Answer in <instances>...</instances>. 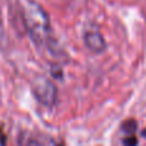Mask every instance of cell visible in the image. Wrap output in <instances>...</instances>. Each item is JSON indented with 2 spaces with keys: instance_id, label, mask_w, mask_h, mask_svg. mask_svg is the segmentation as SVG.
<instances>
[{
  "instance_id": "obj_1",
  "label": "cell",
  "mask_w": 146,
  "mask_h": 146,
  "mask_svg": "<svg viewBox=\"0 0 146 146\" xmlns=\"http://www.w3.org/2000/svg\"><path fill=\"white\" fill-rule=\"evenodd\" d=\"M22 21L31 40L44 48L50 38V19L48 13L35 0H19Z\"/></svg>"
},
{
  "instance_id": "obj_2",
  "label": "cell",
  "mask_w": 146,
  "mask_h": 146,
  "mask_svg": "<svg viewBox=\"0 0 146 146\" xmlns=\"http://www.w3.org/2000/svg\"><path fill=\"white\" fill-rule=\"evenodd\" d=\"M32 94L38 103L49 108H51L58 99V90L55 85L46 77H37L33 81Z\"/></svg>"
},
{
  "instance_id": "obj_3",
  "label": "cell",
  "mask_w": 146,
  "mask_h": 146,
  "mask_svg": "<svg viewBox=\"0 0 146 146\" xmlns=\"http://www.w3.org/2000/svg\"><path fill=\"white\" fill-rule=\"evenodd\" d=\"M83 40H85L87 49L92 53H101L106 48L105 40H104V37L101 36V33L99 31H87L83 36Z\"/></svg>"
},
{
  "instance_id": "obj_4",
  "label": "cell",
  "mask_w": 146,
  "mask_h": 146,
  "mask_svg": "<svg viewBox=\"0 0 146 146\" xmlns=\"http://www.w3.org/2000/svg\"><path fill=\"white\" fill-rule=\"evenodd\" d=\"M122 129H123L127 135L135 133L137 129V122L135 121V119H128V121H126L122 124Z\"/></svg>"
},
{
  "instance_id": "obj_5",
  "label": "cell",
  "mask_w": 146,
  "mask_h": 146,
  "mask_svg": "<svg viewBox=\"0 0 146 146\" xmlns=\"http://www.w3.org/2000/svg\"><path fill=\"white\" fill-rule=\"evenodd\" d=\"M137 144H139V141H137L135 133L128 135L126 139H123V145L124 146H137Z\"/></svg>"
},
{
  "instance_id": "obj_6",
  "label": "cell",
  "mask_w": 146,
  "mask_h": 146,
  "mask_svg": "<svg viewBox=\"0 0 146 146\" xmlns=\"http://www.w3.org/2000/svg\"><path fill=\"white\" fill-rule=\"evenodd\" d=\"M142 136H146V131H144V132H142Z\"/></svg>"
}]
</instances>
